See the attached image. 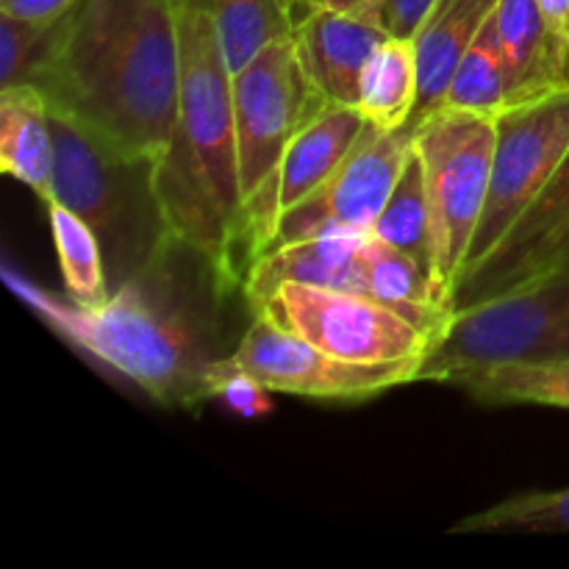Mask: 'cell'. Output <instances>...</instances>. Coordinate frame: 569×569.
I'll return each instance as SVG.
<instances>
[{
	"label": "cell",
	"mask_w": 569,
	"mask_h": 569,
	"mask_svg": "<svg viewBox=\"0 0 569 569\" xmlns=\"http://www.w3.org/2000/svg\"><path fill=\"white\" fill-rule=\"evenodd\" d=\"M9 283L56 333L172 409L209 403L211 370L237 348L222 331V306L242 292L181 239L94 309L61 303L11 272Z\"/></svg>",
	"instance_id": "cell-1"
},
{
	"label": "cell",
	"mask_w": 569,
	"mask_h": 569,
	"mask_svg": "<svg viewBox=\"0 0 569 569\" xmlns=\"http://www.w3.org/2000/svg\"><path fill=\"white\" fill-rule=\"evenodd\" d=\"M33 87L111 142L161 159L181 92L178 0H81Z\"/></svg>",
	"instance_id": "cell-2"
},
{
	"label": "cell",
	"mask_w": 569,
	"mask_h": 569,
	"mask_svg": "<svg viewBox=\"0 0 569 569\" xmlns=\"http://www.w3.org/2000/svg\"><path fill=\"white\" fill-rule=\"evenodd\" d=\"M178 20L181 92L176 131L159 164L161 198L176 237L209 256L222 278L242 292L248 256L233 72L209 11L194 0H178Z\"/></svg>",
	"instance_id": "cell-3"
},
{
	"label": "cell",
	"mask_w": 569,
	"mask_h": 569,
	"mask_svg": "<svg viewBox=\"0 0 569 569\" xmlns=\"http://www.w3.org/2000/svg\"><path fill=\"white\" fill-rule=\"evenodd\" d=\"M50 126L56 142L50 200L92 228L103 250L109 292H117L178 242L161 198V159L122 148L53 106Z\"/></svg>",
	"instance_id": "cell-4"
},
{
	"label": "cell",
	"mask_w": 569,
	"mask_h": 569,
	"mask_svg": "<svg viewBox=\"0 0 569 569\" xmlns=\"http://www.w3.org/2000/svg\"><path fill=\"white\" fill-rule=\"evenodd\" d=\"M553 359H569V270L456 309L420 361V381L453 387L483 367Z\"/></svg>",
	"instance_id": "cell-5"
},
{
	"label": "cell",
	"mask_w": 569,
	"mask_h": 569,
	"mask_svg": "<svg viewBox=\"0 0 569 569\" xmlns=\"http://www.w3.org/2000/svg\"><path fill=\"white\" fill-rule=\"evenodd\" d=\"M495 137L492 117L453 109H439L415 133L431 198L437 289L450 311L487 203Z\"/></svg>",
	"instance_id": "cell-6"
},
{
	"label": "cell",
	"mask_w": 569,
	"mask_h": 569,
	"mask_svg": "<svg viewBox=\"0 0 569 569\" xmlns=\"http://www.w3.org/2000/svg\"><path fill=\"white\" fill-rule=\"evenodd\" d=\"M253 315L309 339L326 353L356 365L422 361L439 333L395 306L356 292L283 283Z\"/></svg>",
	"instance_id": "cell-7"
},
{
	"label": "cell",
	"mask_w": 569,
	"mask_h": 569,
	"mask_svg": "<svg viewBox=\"0 0 569 569\" xmlns=\"http://www.w3.org/2000/svg\"><path fill=\"white\" fill-rule=\"evenodd\" d=\"M326 106L328 100L317 92L300 64L292 33L270 42L242 70L233 72V120L244 206L270 187L295 133Z\"/></svg>",
	"instance_id": "cell-8"
},
{
	"label": "cell",
	"mask_w": 569,
	"mask_h": 569,
	"mask_svg": "<svg viewBox=\"0 0 569 569\" xmlns=\"http://www.w3.org/2000/svg\"><path fill=\"white\" fill-rule=\"evenodd\" d=\"M222 372H248L270 392L292 395V398L359 403L389 389L420 381V361H395V365L342 361L278 322L253 315L237 348L211 370V387Z\"/></svg>",
	"instance_id": "cell-9"
},
{
	"label": "cell",
	"mask_w": 569,
	"mask_h": 569,
	"mask_svg": "<svg viewBox=\"0 0 569 569\" xmlns=\"http://www.w3.org/2000/svg\"><path fill=\"white\" fill-rule=\"evenodd\" d=\"M492 176L472 239L467 272L481 264L533 203L569 148V87L533 103L511 106L495 120ZM461 276V278H465Z\"/></svg>",
	"instance_id": "cell-10"
},
{
	"label": "cell",
	"mask_w": 569,
	"mask_h": 569,
	"mask_svg": "<svg viewBox=\"0 0 569 569\" xmlns=\"http://www.w3.org/2000/svg\"><path fill=\"white\" fill-rule=\"evenodd\" d=\"M415 126L381 131L367 122L348 159L309 198L278 217L261 253L322 233H372L415 144Z\"/></svg>",
	"instance_id": "cell-11"
},
{
	"label": "cell",
	"mask_w": 569,
	"mask_h": 569,
	"mask_svg": "<svg viewBox=\"0 0 569 569\" xmlns=\"http://www.w3.org/2000/svg\"><path fill=\"white\" fill-rule=\"evenodd\" d=\"M367 120L353 106L328 103L315 120L306 122L278 164L270 187L250 206H244V253H248V272L261 250L267 248L278 217L309 198L339 164L350 156L356 142L365 133Z\"/></svg>",
	"instance_id": "cell-12"
},
{
	"label": "cell",
	"mask_w": 569,
	"mask_h": 569,
	"mask_svg": "<svg viewBox=\"0 0 569 569\" xmlns=\"http://www.w3.org/2000/svg\"><path fill=\"white\" fill-rule=\"evenodd\" d=\"M569 228V148L556 164L553 176L506 231L498 248L461 278L453 295V311L483 303L489 298L520 287L539 272L550 250Z\"/></svg>",
	"instance_id": "cell-13"
},
{
	"label": "cell",
	"mask_w": 569,
	"mask_h": 569,
	"mask_svg": "<svg viewBox=\"0 0 569 569\" xmlns=\"http://www.w3.org/2000/svg\"><path fill=\"white\" fill-rule=\"evenodd\" d=\"M389 31L378 22L345 14V11L322 6L306 14L292 28L295 48L306 76L328 103H359V87L365 67Z\"/></svg>",
	"instance_id": "cell-14"
},
{
	"label": "cell",
	"mask_w": 569,
	"mask_h": 569,
	"mask_svg": "<svg viewBox=\"0 0 569 569\" xmlns=\"http://www.w3.org/2000/svg\"><path fill=\"white\" fill-rule=\"evenodd\" d=\"M367 237L370 233H322L261 253L244 278V303L256 309L283 283H306L370 298L365 270Z\"/></svg>",
	"instance_id": "cell-15"
},
{
	"label": "cell",
	"mask_w": 569,
	"mask_h": 569,
	"mask_svg": "<svg viewBox=\"0 0 569 569\" xmlns=\"http://www.w3.org/2000/svg\"><path fill=\"white\" fill-rule=\"evenodd\" d=\"M495 28L509 72L511 106L533 103L569 87V50L553 37L537 0H498Z\"/></svg>",
	"instance_id": "cell-16"
},
{
	"label": "cell",
	"mask_w": 569,
	"mask_h": 569,
	"mask_svg": "<svg viewBox=\"0 0 569 569\" xmlns=\"http://www.w3.org/2000/svg\"><path fill=\"white\" fill-rule=\"evenodd\" d=\"M498 0H437L415 31L420 94L409 126H420L437 114L448 94L450 78L461 56L470 50L481 28L492 17Z\"/></svg>",
	"instance_id": "cell-17"
},
{
	"label": "cell",
	"mask_w": 569,
	"mask_h": 569,
	"mask_svg": "<svg viewBox=\"0 0 569 569\" xmlns=\"http://www.w3.org/2000/svg\"><path fill=\"white\" fill-rule=\"evenodd\" d=\"M0 170L42 203L53 198L56 142L50 103L33 83L0 89Z\"/></svg>",
	"instance_id": "cell-18"
},
{
	"label": "cell",
	"mask_w": 569,
	"mask_h": 569,
	"mask_svg": "<svg viewBox=\"0 0 569 569\" xmlns=\"http://www.w3.org/2000/svg\"><path fill=\"white\" fill-rule=\"evenodd\" d=\"M420 94L415 37L389 33L370 56L359 87V114L381 131H398L411 122Z\"/></svg>",
	"instance_id": "cell-19"
},
{
	"label": "cell",
	"mask_w": 569,
	"mask_h": 569,
	"mask_svg": "<svg viewBox=\"0 0 569 569\" xmlns=\"http://www.w3.org/2000/svg\"><path fill=\"white\" fill-rule=\"evenodd\" d=\"M453 387L483 406H553L569 411V359L483 367L461 376Z\"/></svg>",
	"instance_id": "cell-20"
},
{
	"label": "cell",
	"mask_w": 569,
	"mask_h": 569,
	"mask_svg": "<svg viewBox=\"0 0 569 569\" xmlns=\"http://www.w3.org/2000/svg\"><path fill=\"white\" fill-rule=\"evenodd\" d=\"M372 237L415 256L437 283V242H433L431 198H428L426 164H422L415 144L406 156V164L400 170V178L395 183L392 194H389L387 206H383L381 217L376 220Z\"/></svg>",
	"instance_id": "cell-21"
},
{
	"label": "cell",
	"mask_w": 569,
	"mask_h": 569,
	"mask_svg": "<svg viewBox=\"0 0 569 569\" xmlns=\"http://www.w3.org/2000/svg\"><path fill=\"white\" fill-rule=\"evenodd\" d=\"M511 106L509 72H506L503 48H500L498 28H495V11L461 56L453 78H450L448 94H445L442 109L470 111V114L492 117L498 120Z\"/></svg>",
	"instance_id": "cell-22"
},
{
	"label": "cell",
	"mask_w": 569,
	"mask_h": 569,
	"mask_svg": "<svg viewBox=\"0 0 569 569\" xmlns=\"http://www.w3.org/2000/svg\"><path fill=\"white\" fill-rule=\"evenodd\" d=\"M48 209L50 233H53L56 256H59V270L64 278V289L70 295V303L94 309L109 300V281H106L103 250L92 228L61 206L59 200L44 203Z\"/></svg>",
	"instance_id": "cell-23"
},
{
	"label": "cell",
	"mask_w": 569,
	"mask_h": 569,
	"mask_svg": "<svg viewBox=\"0 0 569 569\" xmlns=\"http://www.w3.org/2000/svg\"><path fill=\"white\" fill-rule=\"evenodd\" d=\"M209 11L220 33L231 72L242 70L259 50L292 33V20L281 0H194Z\"/></svg>",
	"instance_id": "cell-24"
},
{
	"label": "cell",
	"mask_w": 569,
	"mask_h": 569,
	"mask_svg": "<svg viewBox=\"0 0 569 569\" xmlns=\"http://www.w3.org/2000/svg\"><path fill=\"white\" fill-rule=\"evenodd\" d=\"M450 533H569V487L517 495L465 517Z\"/></svg>",
	"instance_id": "cell-25"
},
{
	"label": "cell",
	"mask_w": 569,
	"mask_h": 569,
	"mask_svg": "<svg viewBox=\"0 0 569 569\" xmlns=\"http://www.w3.org/2000/svg\"><path fill=\"white\" fill-rule=\"evenodd\" d=\"M61 20H20L0 11V89L37 83L53 56Z\"/></svg>",
	"instance_id": "cell-26"
},
{
	"label": "cell",
	"mask_w": 569,
	"mask_h": 569,
	"mask_svg": "<svg viewBox=\"0 0 569 569\" xmlns=\"http://www.w3.org/2000/svg\"><path fill=\"white\" fill-rule=\"evenodd\" d=\"M270 389L261 381H256L248 372H222L214 378V398L226 403L239 417H267L276 406H272Z\"/></svg>",
	"instance_id": "cell-27"
},
{
	"label": "cell",
	"mask_w": 569,
	"mask_h": 569,
	"mask_svg": "<svg viewBox=\"0 0 569 569\" xmlns=\"http://www.w3.org/2000/svg\"><path fill=\"white\" fill-rule=\"evenodd\" d=\"M433 3L437 0H387L383 3V28L392 37H415Z\"/></svg>",
	"instance_id": "cell-28"
},
{
	"label": "cell",
	"mask_w": 569,
	"mask_h": 569,
	"mask_svg": "<svg viewBox=\"0 0 569 569\" xmlns=\"http://www.w3.org/2000/svg\"><path fill=\"white\" fill-rule=\"evenodd\" d=\"M81 0H0V11L20 20L56 22L64 20Z\"/></svg>",
	"instance_id": "cell-29"
},
{
	"label": "cell",
	"mask_w": 569,
	"mask_h": 569,
	"mask_svg": "<svg viewBox=\"0 0 569 569\" xmlns=\"http://www.w3.org/2000/svg\"><path fill=\"white\" fill-rule=\"evenodd\" d=\"M553 37L569 50V0H537Z\"/></svg>",
	"instance_id": "cell-30"
},
{
	"label": "cell",
	"mask_w": 569,
	"mask_h": 569,
	"mask_svg": "<svg viewBox=\"0 0 569 569\" xmlns=\"http://www.w3.org/2000/svg\"><path fill=\"white\" fill-rule=\"evenodd\" d=\"M383 3H387V0H328L326 6H331V9L337 11H345V14H353V17H361V20H370V22H378V26H383Z\"/></svg>",
	"instance_id": "cell-31"
},
{
	"label": "cell",
	"mask_w": 569,
	"mask_h": 569,
	"mask_svg": "<svg viewBox=\"0 0 569 569\" xmlns=\"http://www.w3.org/2000/svg\"><path fill=\"white\" fill-rule=\"evenodd\" d=\"M559 270H569V228L565 233H561V239L556 242V248L550 250V256L545 259V264L539 267L537 276H545V272H559ZM537 276H533V278H537ZM528 281H531V278H528Z\"/></svg>",
	"instance_id": "cell-32"
},
{
	"label": "cell",
	"mask_w": 569,
	"mask_h": 569,
	"mask_svg": "<svg viewBox=\"0 0 569 569\" xmlns=\"http://www.w3.org/2000/svg\"><path fill=\"white\" fill-rule=\"evenodd\" d=\"M326 3H328V0H281V6L287 9L292 26H298V22L303 20L306 14H311L315 9H322Z\"/></svg>",
	"instance_id": "cell-33"
}]
</instances>
